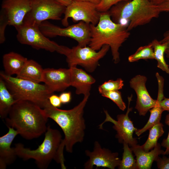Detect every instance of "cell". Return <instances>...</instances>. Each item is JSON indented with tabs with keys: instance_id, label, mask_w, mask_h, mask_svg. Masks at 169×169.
Wrapping results in <instances>:
<instances>
[{
	"instance_id": "1",
	"label": "cell",
	"mask_w": 169,
	"mask_h": 169,
	"mask_svg": "<svg viewBox=\"0 0 169 169\" xmlns=\"http://www.w3.org/2000/svg\"><path fill=\"white\" fill-rule=\"evenodd\" d=\"M48 119L43 109L38 105L19 100L13 105L5 119L8 127L14 129L23 138L31 140L46 132Z\"/></svg>"
},
{
	"instance_id": "2",
	"label": "cell",
	"mask_w": 169,
	"mask_h": 169,
	"mask_svg": "<svg viewBox=\"0 0 169 169\" xmlns=\"http://www.w3.org/2000/svg\"><path fill=\"white\" fill-rule=\"evenodd\" d=\"M89 96H84L82 101L73 109L63 110L53 106L49 100L43 108L48 118L52 119L62 130L66 150L72 153L74 145L82 142L86 128L83 117L84 109Z\"/></svg>"
},
{
	"instance_id": "3",
	"label": "cell",
	"mask_w": 169,
	"mask_h": 169,
	"mask_svg": "<svg viewBox=\"0 0 169 169\" xmlns=\"http://www.w3.org/2000/svg\"><path fill=\"white\" fill-rule=\"evenodd\" d=\"M65 147L64 139L60 132L48 126L42 143L35 150L26 148L20 143L14 147L17 156L24 160L33 159L40 169L47 168L53 160L60 164L62 169H66L64 150Z\"/></svg>"
},
{
	"instance_id": "4",
	"label": "cell",
	"mask_w": 169,
	"mask_h": 169,
	"mask_svg": "<svg viewBox=\"0 0 169 169\" xmlns=\"http://www.w3.org/2000/svg\"><path fill=\"white\" fill-rule=\"evenodd\" d=\"M90 27L91 38L89 46L97 51L104 45H109L114 63H119V48L130 35L127 26L113 22L108 11L100 12L98 23L96 25L90 24Z\"/></svg>"
},
{
	"instance_id": "5",
	"label": "cell",
	"mask_w": 169,
	"mask_h": 169,
	"mask_svg": "<svg viewBox=\"0 0 169 169\" xmlns=\"http://www.w3.org/2000/svg\"><path fill=\"white\" fill-rule=\"evenodd\" d=\"M109 11L114 22L126 26V21H128L127 28L129 31L149 23L161 13L149 0L122 1L113 6Z\"/></svg>"
},
{
	"instance_id": "6",
	"label": "cell",
	"mask_w": 169,
	"mask_h": 169,
	"mask_svg": "<svg viewBox=\"0 0 169 169\" xmlns=\"http://www.w3.org/2000/svg\"><path fill=\"white\" fill-rule=\"evenodd\" d=\"M0 77L5 81L9 91L15 100L33 102L43 108L52 93L44 84L13 77L1 72Z\"/></svg>"
},
{
	"instance_id": "7",
	"label": "cell",
	"mask_w": 169,
	"mask_h": 169,
	"mask_svg": "<svg viewBox=\"0 0 169 169\" xmlns=\"http://www.w3.org/2000/svg\"><path fill=\"white\" fill-rule=\"evenodd\" d=\"M39 25L36 24L23 23L16 28V37L21 44L31 46L37 49H45L51 52H56L66 56L69 48L58 44L49 40L40 31Z\"/></svg>"
},
{
	"instance_id": "8",
	"label": "cell",
	"mask_w": 169,
	"mask_h": 169,
	"mask_svg": "<svg viewBox=\"0 0 169 169\" xmlns=\"http://www.w3.org/2000/svg\"><path fill=\"white\" fill-rule=\"evenodd\" d=\"M39 27L41 32L47 37L57 36L69 37L76 40L78 45L82 47L87 46L90 43V24L82 21L62 28L45 21L42 22Z\"/></svg>"
},
{
	"instance_id": "9",
	"label": "cell",
	"mask_w": 169,
	"mask_h": 169,
	"mask_svg": "<svg viewBox=\"0 0 169 169\" xmlns=\"http://www.w3.org/2000/svg\"><path fill=\"white\" fill-rule=\"evenodd\" d=\"M110 47L103 45L98 52L90 46L82 47L79 45L69 48L65 56L69 68L81 66L90 73L93 72L99 65V61L106 54Z\"/></svg>"
},
{
	"instance_id": "10",
	"label": "cell",
	"mask_w": 169,
	"mask_h": 169,
	"mask_svg": "<svg viewBox=\"0 0 169 169\" xmlns=\"http://www.w3.org/2000/svg\"><path fill=\"white\" fill-rule=\"evenodd\" d=\"M30 7L23 23L38 25L47 20H61L66 8L56 0H31Z\"/></svg>"
},
{
	"instance_id": "11",
	"label": "cell",
	"mask_w": 169,
	"mask_h": 169,
	"mask_svg": "<svg viewBox=\"0 0 169 169\" xmlns=\"http://www.w3.org/2000/svg\"><path fill=\"white\" fill-rule=\"evenodd\" d=\"M132 95L128 97V106L125 114L118 115L117 116V120L112 118L108 111L104 110L106 118L104 121L99 125V128L102 129V126L105 123L110 122L114 125L113 128L117 132L116 137L120 143L125 142L128 144L131 147L137 144V141L133 136V133L137 129L134 126L132 122L129 117V114L133 108L130 107V104L132 100Z\"/></svg>"
},
{
	"instance_id": "12",
	"label": "cell",
	"mask_w": 169,
	"mask_h": 169,
	"mask_svg": "<svg viewBox=\"0 0 169 169\" xmlns=\"http://www.w3.org/2000/svg\"><path fill=\"white\" fill-rule=\"evenodd\" d=\"M96 5L88 2H73L66 8L64 17L61 20L62 24L65 27L68 26V19L71 18L74 22L82 21L96 25L100 17Z\"/></svg>"
},
{
	"instance_id": "13",
	"label": "cell",
	"mask_w": 169,
	"mask_h": 169,
	"mask_svg": "<svg viewBox=\"0 0 169 169\" xmlns=\"http://www.w3.org/2000/svg\"><path fill=\"white\" fill-rule=\"evenodd\" d=\"M89 159L84 164V168L92 169L94 166L98 167L115 169L119 166L121 159L118 152H113L108 149L102 148L100 143L96 141L94 143L93 150L85 151Z\"/></svg>"
},
{
	"instance_id": "14",
	"label": "cell",
	"mask_w": 169,
	"mask_h": 169,
	"mask_svg": "<svg viewBox=\"0 0 169 169\" xmlns=\"http://www.w3.org/2000/svg\"><path fill=\"white\" fill-rule=\"evenodd\" d=\"M1 11L7 18L8 25L15 28L22 24L30 9L31 0H3Z\"/></svg>"
},
{
	"instance_id": "15",
	"label": "cell",
	"mask_w": 169,
	"mask_h": 169,
	"mask_svg": "<svg viewBox=\"0 0 169 169\" xmlns=\"http://www.w3.org/2000/svg\"><path fill=\"white\" fill-rule=\"evenodd\" d=\"M146 77L137 75L132 78L129 83L130 87L135 91L137 100L135 109L140 116H145L155 105L156 100L152 99L146 87Z\"/></svg>"
},
{
	"instance_id": "16",
	"label": "cell",
	"mask_w": 169,
	"mask_h": 169,
	"mask_svg": "<svg viewBox=\"0 0 169 169\" xmlns=\"http://www.w3.org/2000/svg\"><path fill=\"white\" fill-rule=\"evenodd\" d=\"M53 93L63 92L71 86L70 69H44L43 82Z\"/></svg>"
},
{
	"instance_id": "17",
	"label": "cell",
	"mask_w": 169,
	"mask_h": 169,
	"mask_svg": "<svg viewBox=\"0 0 169 169\" xmlns=\"http://www.w3.org/2000/svg\"><path fill=\"white\" fill-rule=\"evenodd\" d=\"M7 134L0 137V169H5L13 163L17 156L14 148L11 145L15 137L18 134L13 128L8 127Z\"/></svg>"
},
{
	"instance_id": "18",
	"label": "cell",
	"mask_w": 169,
	"mask_h": 169,
	"mask_svg": "<svg viewBox=\"0 0 169 169\" xmlns=\"http://www.w3.org/2000/svg\"><path fill=\"white\" fill-rule=\"evenodd\" d=\"M69 69L70 84L75 88L76 94L89 96L91 86L95 82V79L83 69L76 67Z\"/></svg>"
},
{
	"instance_id": "19",
	"label": "cell",
	"mask_w": 169,
	"mask_h": 169,
	"mask_svg": "<svg viewBox=\"0 0 169 169\" xmlns=\"http://www.w3.org/2000/svg\"><path fill=\"white\" fill-rule=\"evenodd\" d=\"M161 145L157 143L150 151H145L141 146L136 145L131 149L136 156L137 169H150L154 161H156L159 156L163 155L164 151L161 149Z\"/></svg>"
},
{
	"instance_id": "20",
	"label": "cell",
	"mask_w": 169,
	"mask_h": 169,
	"mask_svg": "<svg viewBox=\"0 0 169 169\" xmlns=\"http://www.w3.org/2000/svg\"><path fill=\"white\" fill-rule=\"evenodd\" d=\"M156 78L158 84V95L156 102L155 106L149 110L150 115L147 123L142 128L137 129L135 131L138 136L149 130L154 125L160 122L162 113L163 111L161 106L160 102L165 97L163 94L164 79L160 75H157Z\"/></svg>"
},
{
	"instance_id": "21",
	"label": "cell",
	"mask_w": 169,
	"mask_h": 169,
	"mask_svg": "<svg viewBox=\"0 0 169 169\" xmlns=\"http://www.w3.org/2000/svg\"><path fill=\"white\" fill-rule=\"evenodd\" d=\"M3 59L5 73L10 76L18 74L28 60L22 55L13 52L4 54Z\"/></svg>"
},
{
	"instance_id": "22",
	"label": "cell",
	"mask_w": 169,
	"mask_h": 169,
	"mask_svg": "<svg viewBox=\"0 0 169 169\" xmlns=\"http://www.w3.org/2000/svg\"><path fill=\"white\" fill-rule=\"evenodd\" d=\"M44 70L37 62L32 59H28L16 77L40 83L43 82Z\"/></svg>"
},
{
	"instance_id": "23",
	"label": "cell",
	"mask_w": 169,
	"mask_h": 169,
	"mask_svg": "<svg viewBox=\"0 0 169 169\" xmlns=\"http://www.w3.org/2000/svg\"><path fill=\"white\" fill-rule=\"evenodd\" d=\"M17 101L8 88L3 79L0 78V117L5 119L13 105Z\"/></svg>"
},
{
	"instance_id": "24",
	"label": "cell",
	"mask_w": 169,
	"mask_h": 169,
	"mask_svg": "<svg viewBox=\"0 0 169 169\" xmlns=\"http://www.w3.org/2000/svg\"><path fill=\"white\" fill-rule=\"evenodd\" d=\"M163 124L160 122L153 126L149 130L148 138L141 146L144 151L148 152L152 149L157 143V141L164 133Z\"/></svg>"
},
{
	"instance_id": "25",
	"label": "cell",
	"mask_w": 169,
	"mask_h": 169,
	"mask_svg": "<svg viewBox=\"0 0 169 169\" xmlns=\"http://www.w3.org/2000/svg\"><path fill=\"white\" fill-rule=\"evenodd\" d=\"M151 43L153 49L155 59L157 61V67L169 75V67L164 57L166 44L156 39L153 40Z\"/></svg>"
},
{
	"instance_id": "26",
	"label": "cell",
	"mask_w": 169,
	"mask_h": 169,
	"mask_svg": "<svg viewBox=\"0 0 169 169\" xmlns=\"http://www.w3.org/2000/svg\"><path fill=\"white\" fill-rule=\"evenodd\" d=\"M122 159L118 166L119 169H137L136 160L128 143L124 142Z\"/></svg>"
},
{
	"instance_id": "27",
	"label": "cell",
	"mask_w": 169,
	"mask_h": 169,
	"mask_svg": "<svg viewBox=\"0 0 169 169\" xmlns=\"http://www.w3.org/2000/svg\"><path fill=\"white\" fill-rule=\"evenodd\" d=\"M155 59L154 50L152 44L140 47L133 54L128 58V61L133 62L140 59Z\"/></svg>"
},
{
	"instance_id": "28",
	"label": "cell",
	"mask_w": 169,
	"mask_h": 169,
	"mask_svg": "<svg viewBox=\"0 0 169 169\" xmlns=\"http://www.w3.org/2000/svg\"><path fill=\"white\" fill-rule=\"evenodd\" d=\"M100 93L102 96L112 100L121 110L124 111L126 109V105L122 99L121 93L119 90L105 91Z\"/></svg>"
},
{
	"instance_id": "29",
	"label": "cell",
	"mask_w": 169,
	"mask_h": 169,
	"mask_svg": "<svg viewBox=\"0 0 169 169\" xmlns=\"http://www.w3.org/2000/svg\"><path fill=\"white\" fill-rule=\"evenodd\" d=\"M124 81L121 78L115 80H110L105 81L98 87L99 93L105 91L118 90L122 89L124 86Z\"/></svg>"
},
{
	"instance_id": "30",
	"label": "cell",
	"mask_w": 169,
	"mask_h": 169,
	"mask_svg": "<svg viewBox=\"0 0 169 169\" xmlns=\"http://www.w3.org/2000/svg\"><path fill=\"white\" fill-rule=\"evenodd\" d=\"M126 0H101L96 5V8L100 12L108 11L114 5L118 3Z\"/></svg>"
},
{
	"instance_id": "31",
	"label": "cell",
	"mask_w": 169,
	"mask_h": 169,
	"mask_svg": "<svg viewBox=\"0 0 169 169\" xmlns=\"http://www.w3.org/2000/svg\"><path fill=\"white\" fill-rule=\"evenodd\" d=\"M8 23L6 16L1 12L0 15V43H3L5 40V31Z\"/></svg>"
},
{
	"instance_id": "32",
	"label": "cell",
	"mask_w": 169,
	"mask_h": 169,
	"mask_svg": "<svg viewBox=\"0 0 169 169\" xmlns=\"http://www.w3.org/2000/svg\"><path fill=\"white\" fill-rule=\"evenodd\" d=\"M165 122L168 126L169 128V113L166 116ZM161 145L166 148L163 155H169V131L167 138L162 140Z\"/></svg>"
},
{
	"instance_id": "33",
	"label": "cell",
	"mask_w": 169,
	"mask_h": 169,
	"mask_svg": "<svg viewBox=\"0 0 169 169\" xmlns=\"http://www.w3.org/2000/svg\"><path fill=\"white\" fill-rule=\"evenodd\" d=\"M156 161L158 169H169V157L164 155L162 157L159 156Z\"/></svg>"
},
{
	"instance_id": "34",
	"label": "cell",
	"mask_w": 169,
	"mask_h": 169,
	"mask_svg": "<svg viewBox=\"0 0 169 169\" xmlns=\"http://www.w3.org/2000/svg\"><path fill=\"white\" fill-rule=\"evenodd\" d=\"M49 100L50 104L55 107L58 108L60 107L62 104L59 96L54 94L49 96Z\"/></svg>"
},
{
	"instance_id": "35",
	"label": "cell",
	"mask_w": 169,
	"mask_h": 169,
	"mask_svg": "<svg viewBox=\"0 0 169 169\" xmlns=\"http://www.w3.org/2000/svg\"><path fill=\"white\" fill-rule=\"evenodd\" d=\"M160 41L166 44V49L165 53L166 57L169 58V29L164 33L162 39Z\"/></svg>"
},
{
	"instance_id": "36",
	"label": "cell",
	"mask_w": 169,
	"mask_h": 169,
	"mask_svg": "<svg viewBox=\"0 0 169 169\" xmlns=\"http://www.w3.org/2000/svg\"><path fill=\"white\" fill-rule=\"evenodd\" d=\"M59 97L62 104L68 103L71 99V93L70 92H63L60 95Z\"/></svg>"
},
{
	"instance_id": "37",
	"label": "cell",
	"mask_w": 169,
	"mask_h": 169,
	"mask_svg": "<svg viewBox=\"0 0 169 169\" xmlns=\"http://www.w3.org/2000/svg\"><path fill=\"white\" fill-rule=\"evenodd\" d=\"M156 7L160 13L169 12V0H166L161 4L156 6Z\"/></svg>"
},
{
	"instance_id": "38",
	"label": "cell",
	"mask_w": 169,
	"mask_h": 169,
	"mask_svg": "<svg viewBox=\"0 0 169 169\" xmlns=\"http://www.w3.org/2000/svg\"><path fill=\"white\" fill-rule=\"evenodd\" d=\"M160 105L163 111H169V98L164 97L161 101Z\"/></svg>"
},
{
	"instance_id": "39",
	"label": "cell",
	"mask_w": 169,
	"mask_h": 169,
	"mask_svg": "<svg viewBox=\"0 0 169 169\" xmlns=\"http://www.w3.org/2000/svg\"><path fill=\"white\" fill-rule=\"evenodd\" d=\"M58 2L63 6L67 7L73 2L72 0H56Z\"/></svg>"
},
{
	"instance_id": "40",
	"label": "cell",
	"mask_w": 169,
	"mask_h": 169,
	"mask_svg": "<svg viewBox=\"0 0 169 169\" xmlns=\"http://www.w3.org/2000/svg\"><path fill=\"white\" fill-rule=\"evenodd\" d=\"M153 4L157 6H158L166 0H149Z\"/></svg>"
},
{
	"instance_id": "41",
	"label": "cell",
	"mask_w": 169,
	"mask_h": 169,
	"mask_svg": "<svg viewBox=\"0 0 169 169\" xmlns=\"http://www.w3.org/2000/svg\"><path fill=\"white\" fill-rule=\"evenodd\" d=\"M73 2H88L94 3L95 4H98L101 0H72Z\"/></svg>"
}]
</instances>
